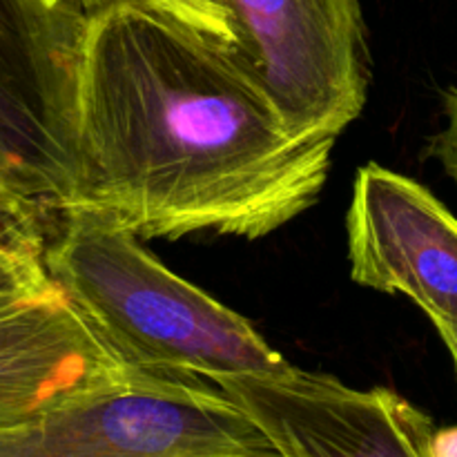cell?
I'll use <instances>...</instances> for the list:
<instances>
[{"label":"cell","instance_id":"obj_9","mask_svg":"<svg viewBox=\"0 0 457 457\" xmlns=\"http://www.w3.org/2000/svg\"><path fill=\"white\" fill-rule=\"evenodd\" d=\"M45 250L43 221L0 196V297L54 284Z\"/></svg>","mask_w":457,"mask_h":457},{"label":"cell","instance_id":"obj_6","mask_svg":"<svg viewBox=\"0 0 457 457\" xmlns=\"http://www.w3.org/2000/svg\"><path fill=\"white\" fill-rule=\"evenodd\" d=\"M284 457H431L433 422L388 388L357 391L288 361L212 379Z\"/></svg>","mask_w":457,"mask_h":457},{"label":"cell","instance_id":"obj_7","mask_svg":"<svg viewBox=\"0 0 457 457\" xmlns=\"http://www.w3.org/2000/svg\"><path fill=\"white\" fill-rule=\"evenodd\" d=\"M355 284L406 295L433 321L457 370V219L422 183L366 163L346 217Z\"/></svg>","mask_w":457,"mask_h":457},{"label":"cell","instance_id":"obj_5","mask_svg":"<svg viewBox=\"0 0 457 457\" xmlns=\"http://www.w3.org/2000/svg\"><path fill=\"white\" fill-rule=\"evenodd\" d=\"M239 52L308 137L337 138L369 96L360 0H228Z\"/></svg>","mask_w":457,"mask_h":457},{"label":"cell","instance_id":"obj_11","mask_svg":"<svg viewBox=\"0 0 457 457\" xmlns=\"http://www.w3.org/2000/svg\"><path fill=\"white\" fill-rule=\"evenodd\" d=\"M446 125L436 138H433L431 154L440 161L445 172L449 174L457 186V89H451L445 98Z\"/></svg>","mask_w":457,"mask_h":457},{"label":"cell","instance_id":"obj_8","mask_svg":"<svg viewBox=\"0 0 457 457\" xmlns=\"http://www.w3.org/2000/svg\"><path fill=\"white\" fill-rule=\"evenodd\" d=\"M141 370L147 369L125 360L56 281L0 297V433Z\"/></svg>","mask_w":457,"mask_h":457},{"label":"cell","instance_id":"obj_10","mask_svg":"<svg viewBox=\"0 0 457 457\" xmlns=\"http://www.w3.org/2000/svg\"><path fill=\"white\" fill-rule=\"evenodd\" d=\"M210 38L239 49L235 16L228 0H145Z\"/></svg>","mask_w":457,"mask_h":457},{"label":"cell","instance_id":"obj_13","mask_svg":"<svg viewBox=\"0 0 457 457\" xmlns=\"http://www.w3.org/2000/svg\"><path fill=\"white\" fill-rule=\"evenodd\" d=\"M49 4H92L98 3V0H45Z\"/></svg>","mask_w":457,"mask_h":457},{"label":"cell","instance_id":"obj_3","mask_svg":"<svg viewBox=\"0 0 457 457\" xmlns=\"http://www.w3.org/2000/svg\"><path fill=\"white\" fill-rule=\"evenodd\" d=\"M87 4L0 0V196L40 221L80 183L76 80Z\"/></svg>","mask_w":457,"mask_h":457},{"label":"cell","instance_id":"obj_12","mask_svg":"<svg viewBox=\"0 0 457 457\" xmlns=\"http://www.w3.org/2000/svg\"><path fill=\"white\" fill-rule=\"evenodd\" d=\"M431 457H457V427L433 433Z\"/></svg>","mask_w":457,"mask_h":457},{"label":"cell","instance_id":"obj_2","mask_svg":"<svg viewBox=\"0 0 457 457\" xmlns=\"http://www.w3.org/2000/svg\"><path fill=\"white\" fill-rule=\"evenodd\" d=\"M61 221L45 250L49 275L134 366L217 379L286 364L248 320L168 270L129 228L89 208Z\"/></svg>","mask_w":457,"mask_h":457},{"label":"cell","instance_id":"obj_4","mask_svg":"<svg viewBox=\"0 0 457 457\" xmlns=\"http://www.w3.org/2000/svg\"><path fill=\"white\" fill-rule=\"evenodd\" d=\"M275 446L221 391L141 370L0 433V457H266Z\"/></svg>","mask_w":457,"mask_h":457},{"label":"cell","instance_id":"obj_1","mask_svg":"<svg viewBox=\"0 0 457 457\" xmlns=\"http://www.w3.org/2000/svg\"><path fill=\"white\" fill-rule=\"evenodd\" d=\"M76 143L71 208L141 239H262L320 201L337 138L295 129L239 49L145 0H98L80 36Z\"/></svg>","mask_w":457,"mask_h":457}]
</instances>
